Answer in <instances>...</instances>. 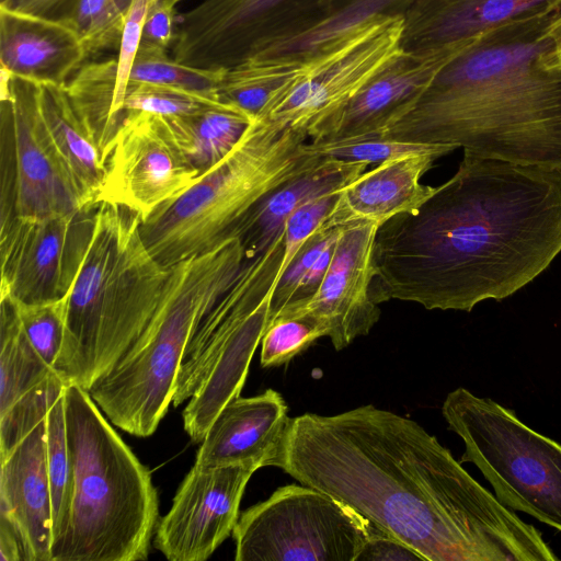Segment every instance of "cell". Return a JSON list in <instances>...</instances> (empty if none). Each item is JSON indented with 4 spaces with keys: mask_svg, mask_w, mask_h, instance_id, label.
Returning <instances> with one entry per match:
<instances>
[{
    "mask_svg": "<svg viewBox=\"0 0 561 561\" xmlns=\"http://www.w3.org/2000/svg\"><path fill=\"white\" fill-rule=\"evenodd\" d=\"M216 94L192 90L158 85L130 84L127 87L123 116L127 112H147L162 116H183L197 113L207 107L222 104Z\"/></svg>",
    "mask_w": 561,
    "mask_h": 561,
    "instance_id": "8d00e7d4",
    "label": "cell"
},
{
    "mask_svg": "<svg viewBox=\"0 0 561 561\" xmlns=\"http://www.w3.org/2000/svg\"><path fill=\"white\" fill-rule=\"evenodd\" d=\"M274 467L351 506L425 561H557L417 422L373 404L290 417Z\"/></svg>",
    "mask_w": 561,
    "mask_h": 561,
    "instance_id": "6da1fadb",
    "label": "cell"
},
{
    "mask_svg": "<svg viewBox=\"0 0 561 561\" xmlns=\"http://www.w3.org/2000/svg\"><path fill=\"white\" fill-rule=\"evenodd\" d=\"M370 523L334 496L288 484L239 515L236 561H356Z\"/></svg>",
    "mask_w": 561,
    "mask_h": 561,
    "instance_id": "9c48e42d",
    "label": "cell"
},
{
    "mask_svg": "<svg viewBox=\"0 0 561 561\" xmlns=\"http://www.w3.org/2000/svg\"><path fill=\"white\" fill-rule=\"evenodd\" d=\"M94 205L70 215L0 222V298L24 305L64 298L87 249Z\"/></svg>",
    "mask_w": 561,
    "mask_h": 561,
    "instance_id": "4fadbf2b",
    "label": "cell"
},
{
    "mask_svg": "<svg viewBox=\"0 0 561 561\" xmlns=\"http://www.w3.org/2000/svg\"><path fill=\"white\" fill-rule=\"evenodd\" d=\"M85 59L79 37L61 21L0 8L2 72L38 84H66Z\"/></svg>",
    "mask_w": 561,
    "mask_h": 561,
    "instance_id": "7402d4cb",
    "label": "cell"
},
{
    "mask_svg": "<svg viewBox=\"0 0 561 561\" xmlns=\"http://www.w3.org/2000/svg\"><path fill=\"white\" fill-rule=\"evenodd\" d=\"M70 0H1L0 8L56 19Z\"/></svg>",
    "mask_w": 561,
    "mask_h": 561,
    "instance_id": "ee69618b",
    "label": "cell"
},
{
    "mask_svg": "<svg viewBox=\"0 0 561 561\" xmlns=\"http://www.w3.org/2000/svg\"><path fill=\"white\" fill-rule=\"evenodd\" d=\"M46 445L54 545L67 529L73 495V467L67 439L64 393L47 413Z\"/></svg>",
    "mask_w": 561,
    "mask_h": 561,
    "instance_id": "d6a6232c",
    "label": "cell"
},
{
    "mask_svg": "<svg viewBox=\"0 0 561 561\" xmlns=\"http://www.w3.org/2000/svg\"><path fill=\"white\" fill-rule=\"evenodd\" d=\"M559 54H560V57H561V43H560V47H559Z\"/></svg>",
    "mask_w": 561,
    "mask_h": 561,
    "instance_id": "f6af8a7d",
    "label": "cell"
},
{
    "mask_svg": "<svg viewBox=\"0 0 561 561\" xmlns=\"http://www.w3.org/2000/svg\"><path fill=\"white\" fill-rule=\"evenodd\" d=\"M561 5V0H412L404 11V50L465 47L507 22Z\"/></svg>",
    "mask_w": 561,
    "mask_h": 561,
    "instance_id": "44dd1931",
    "label": "cell"
},
{
    "mask_svg": "<svg viewBox=\"0 0 561 561\" xmlns=\"http://www.w3.org/2000/svg\"><path fill=\"white\" fill-rule=\"evenodd\" d=\"M356 561H425L400 539L370 523L369 534Z\"/></svg>",
    "mask_w": 561,
    "mask_h": 561,
    "instance_id": "b9f144b4",
    "label": "cell"
},
{
    "mask_svg": "<svg viewBox=\"0 0 561 561\" xmlns=\"http://www.w3.org/2000/svg\"><path fill=\"white\" fill-rule=\"evenodd\" d=\"M0 222L89 207L46 127L38 83L1 71Z\"/></svg>",
    "mask_w": 561,
    "mask_h": 561,
    "instance_id": "30bf717a",
    "label": "cell"
},
{
    "mask_svg": "<svg viewBox=\"0 0 561 561\" xmlns=\"http://www.w3.org/2000/svg\"><path fill=\"white\" fill-rule=\"evenodd\" d=\"M179 0H154L145 19L140 45L165 49L175 35V5Z\"/></svg>",
    "mask_w": 561,
    "mask_h": 561,
    "instance_id": "60d3db41",
    "label": "cell"
},
{
    "mask_svg": "<svg viewBox=\"0 0 561 561\" xmlns=\"http://www.w3.org/2000/svg\"><path fill=\"white\" fill-rule=\"evenodd\" d=\"M307 139L302 130L256 117L222 160L141 220L150 253L169 267L232 238L254 205L323 160Z\"/></svg>",
    "mask_w": 561,
    "mask_h": 561,
    "instance_id": "52a82bcc",
    "label": "cell"
},
{
    "mask_svg": "<svg viewBox=\"0 0 561 561\" xmlns=\"http://www.w3.org/2000/svg\"><path fill=\"white\" fill-rule=\"evenodd\" d=\"M154 0H134L129 9L118 48L116 87L112 106V117L115 125L123 121V103L128 85L130 70L139 49L144 22L147 12Z\"/></svg>",
    "mask_w": 561,
    "mask_h": 561,
    "instance_id": "ab89813d",
    "label": "cell"
},
{
    "mask_svg": "<svg viewBox=\"0 0 561 561\" xmlns=\"http://www.w3.org/2000/svg\"><path fill=\"white\" fill-rule=\"evenodd\" d=\"M272 314V302L252 313L220 350L216 360L188 399L183 411L184 430L195 444L231 400L240 396L252 356Z\"/></svg>",
    "mask_w": 561,
    "mask_h": 561,
    "instance_id": "d4e9b609",
    "label": "cell"
},
{
    "mask_svg": "<svg viewBox=\"0 0 561 561\" xmlns=\"http://www.w3.org/2000/svg\"><path fill=\"white\" fill-rule=\"evenodd\" d=\"M180 1V0H179Z\"/></svg>",
    "mask_w": 561,
    "mask_h": 561,
    "instance_id": "bcb514c9",
    "label": "cell"
},
{
    "mask_svg": "<svg viewBox=\"0 0 561 561\" xmlns=\"http://www.w3.org/2000/svg\"><path fill=\"white\" fill-rule=\"evenodd\" d=\"M116 68V59L89 62L66 83L73 106L92 130L102 154L117 130L112 117Z\"/></svg>",
    "mask_w": 561,
    "mask_h": 561,
    "instance_id": "f546056e",
    "label": "cell"
},
{
    "mask_svg": "<svg viewBox=\"0 0 561 561\" xmlns=\"http://www.w3.org/2000/svg\"><path fill=\"white\" fill-rule=\"evenodd\" d=\"M134 0H70L56 20L79 37L87 58L119 48L126 19Z\"/></svg>",
    "mask_w": 561,
    "mask_h": 561,
    "instance_id": "1f68e13d",
    "label": "cell"
},
{
    "mask_svg": "<svg viewBox=\"0 0 561 561\" xmlns=\"http://www.w3.org/2000/svg\"><path fill=\"white\" fill-rule=\"evenodd\" d=\"M307 149L320 157L377 165L388 160L415 154H436L439 158L455 149L451 145L423 144L380 136L334 141H310Z\"/></svg>",
    "mask_w": 561,
    "mask_h": 561,
    "instance_id": "836d02e7",
    "label": "cell"
},
{
    "mask_svg": "<svg viewBox=\"0 0 561 561\" xmlns=\"http://www.w3.org/2000/svg\"><path fill=\"white\" fill-rule=\"evenodd\" d=\"M0 515L24 539L30 561H51L53 511L47 468L46 419L0 458Z\"/></svg>",
    "mask_w": 561,
    "mask_h": 561,
    "instance_id": "d6986e66",
    "label": "cell"
},
{
    "mask_svg": "<svg viewBox=\"0 0 561 561\" xmlns=\"http://www.w3.org/2000/svg\"><path fill=\"white\" fill-rule=\"evenodd\" d=\"M367 164L323 158L311 170L271 192L240 220L232 238L241 241L245 259L263 253L283 232L288 218L302 205L335 192L367 170Z\"/></svg>",
    "mask_w": 561,
    "mask_h": 561,
    "instance_id": "603a6c76",
    "label": "cell"
},
{
    "mask_svg": "<svg viewBox=\"0 0 561 561\" xmlns=\"http://www.w3.org/2000/svg\"><path fill=\"white\" fill-rule=\"evenodd\" d=\"M378 228L373 222L343 226L318 288L309 297L286 306L274 319L280 316L309 318L336 351L367 335L380 317L373 296Z\"/></svg>",
    "mask_w": 561,
    "mask_h": 561,
    "instance_id": "5bb4252c",
    "label": "cell"
},
{
    "mask_svg": "<svg viewBox=\"0 0 561 561\" xmlns=\"http://www.w3.org/2000/svg\"><path fill=\"white\" fill-rule=\"evenodd\" d=\"M13 304L30 342L43 360L54 369L65 337L66 296L43 304Z\"/></svg>",
    "mask_w": 561,
    "mask_h": 561,
    "instance_id": "74e56055",
    "label": "cell"
},
{
    "mask_svg": "<svg viewBox=\"0 0 561 561\" xmlns=\"http://www.w3.org/2000/svg\"><path fill=\"white\" fill-rule=\"evenodd\" d=\"M73 495L68 526L51 547V561L147 560L159 523L151 473L88 391L64 389Z\"/></svg>",
    "mask_w": 561,
    "mask_h": 561,
    "instance_id": "5b68a950",
    "label": "cell"
},
{
    "mask_svg": "<svg viewBox=\"0 0 561 561\" xmlns=\"http://www.w3.org/2000/svg\"><path fill=\"white\" fill-rule=\"evenodd\" d=\"M103 159L105 175L96 203L119 205L141 220L186 191L199 175L164 116L147 112L124 114Z\"/></svg>",
    "mask_w": 561,
    "mask_h": 561,
    "instance_id": "7c38bea8",
    "label": "cell"
},
{
    "mask_svg": "<svg viewBox=\"0 0 561 561\" xmlns=\"http://www.w3.org/2000/svg\"><path fill=\"white\" fill-rule=\"evenodd\" d=\"M304 62L250 57L225 70L217 88L221 102L257 117L300 71Z\"/></svg>",
    "mask_w": 561,
    "mask_h": 561,
    "instance_id": "f1b7e54d",
    "label": "cell"
},
{
    "mask_svg": "<svg viewBox=\"0 0 561 561\" xmlns=\"http://www.w3.org/2000/svg\"><path fill=\"white\" fill-rule=\"evenodd\" d=\"M42 116L53 141L88 206L96 203L105 164L99 144L73 106L66 84H38Z\"/></svg>",
    "mask_w": 561,
    "mask_h": 561,
    "instance_id": "484cf974",
    "label": "cell"
},
{
    "mask_svg": "<svg viewBox=\"0 0 561 561\" xmlns=\"http://www.w3.org/2000/svg\"><path fill=\"white\" fill-rule=\"evenodd\" d=\"M0 413L55 373L30 342L16 308L0 298Z\"/></svg>",
    "mask_w": 561,
    "mask_h": 561,
    "instance_id": "83f0119b",
    "label": "cell"
},
{
    "mask_svg": "<svg viewBox=\"0 0 561 561\" xmlns=\"http://www.w3.org/2000/svg\"><path fill=\"white\" fill-rule=\"evenodd\" d=\"M0 561H30L20 531L5 516L0 515Z\"/></svg>",
    "mask_w": 561,
    "mask_h": 561,
    "instance_id": "7bdbcfd3",
    "label": "cell"
},
{
    "mask_svg": "<svg viewBox=\"0 0 561 561\" xmlns=\"http://www.w3.org/2000/svg\"><path fill=\"white\" fill-rule=\"evenodd\" d=\"M255 471L242 465H194L157 525L156 549L170 561L207 560L232 534L244 489Z\"/></svg>",
    "mask_w": 561,
    "mask_h": 561,
    "instance_id": "9a60e30c",
    "label": "cell"
},
{
    "mask_svg": "<svg viewBox=\"0 0 561 561\" xmlns=\"http://www.w3.org/2000/svg\"><path fill=\"white\" fill-rule=\"evenodd\" d=\"M404 13L371 19L300 71L257 116L311 134L403 51Z\"/></svg>",
    "mask_w": 561,
    "mask_h": 561,
    "instance_id": "8fae6325",
    "label": "cell"
},
{
    "mask_svg": "<svg viewBox=\"0 0 561 561\" xmlns=\"http://www.w3.org/2000/svg\"><path fill=\"white\" fill-rule=\"evenodd\" d=\"M561 5L473 39L376 136L561 171Z\"/></svg>",
    "mask_w": 561,
    "mask_h": 561,
    "instance_id": "3957f363",
    "label": "cell"
},
{
    "mask_svg": "<svg viewBox=\"0 0 561 561\" xmlns=\"http://www.w3.org/2000/svg\"><path fill=\"white\" fill-rule=\"evenodd\" d=\"M442 414L463 442L460 462L473 463L503 505L561 533V444L463 387L446 396Z\"/></svg>",
    "mask_w": 561,
    "mask_h": 561,
    "instance_id": "ba28073f",
    "label": "cell"
},
{
    "mask_svg": "<svg viewBox=\"0 0 561 561\" xmlns=\"http://www.w3.org/2000/svg\"><path fill=\"white\" fill-rule=\"evenodd\" d=\"M412 0H319L320 14L256 43L248 58L304 62L374 18L404 13ZM244 61V60H243Z\"/></svg>",
    "mask_w": 561,
    "mask_h": 561,
    "instance_id": "cb8c5ba5",
    "label": "cell"
},
{
    "mask_svg": "<svg viewBox=\"0 0 561 561\" xmlns=\"http://www.w3.org/2000/svg\"><path fill=\"white\" fill-rule=\"evenodd\" d=\"M561 252V171L463 152L414 213L378 228L373 296L471 311L534 280Z\"/></svg>",
    "mask_w": 561,
    "mask_h": 561,
    "instance_id": "7a4b0ae2",
    "label": "cell"
},
{
    "mask_svg": "<svg viewBox=\"0 0 561 561\" xmlns=\"http://www.w3.org/2000/svg\"><path fill=\"white\" fill-rule=\"evenodd\" d=\"M141 218L99 202L76 278L66 295V330L54 370L88 391L137 340L161 299L169 267L150 253Z\"/></svg>",
    "mask_w": 561,
    "mask_h": 561,
    "instance_id": "277c9868",
    "label": "cell"
},
{
    "mask_svg": "<svg viewBox=\"0 0 561 561\" xmlns=\"http://www.w3.org/2000/svg\"><path fill=\"white\" fill-rule=\"evenodd\" d=\"M245 256L239 238L169 266L150 321L125 354L88 393L124 432L148 437L172 403L182 357L192 331L231 286Z\"/></svg>",
    "mask_w": 561,
    "mask_h": 561,
    "instance_id": "8992f818",
    "label": "cell"
},
{
    "mask_svg": "<svg viewBox=\"0 0 561 561\" xmlns=\"http://www.w3.org/2000/svg\"><path fill=\"white\" fill-rule=\"evenodd\" d=\"M320 327L302 316H280L274 319L261 340L262 367L280 366L322 337Z\"/></svg>",
    "mask_w": 561,
    "mask_h": 561,
    "instance_id": "f35d334b",
    "label": "cell"
},
{
    "mask_svg": "<svg viewBox=\"0 0 561 561\" xmlns=\"http://www.w3.org/2000/svg\"><path fill=\"white\" fill-rule=\"evenodd\" d=\"M343 226H321L302 244L277 283L270 323L286 306L314 293L331 262Z\"/></svg>",
    "mask_w": 561,
    "mask_h": 561,
    "instance_id": "4dcf8cb0",
    "label": "cell"
},
{
    "mask_svg": "<svg viewBox=\"0 0 561 561\" xmlns=\"http://www.w3.org/2000/svg\"><path fill=\"white\" fill-rule=\"evenodd\" d=\"M164 118L180 148L202 174L234 148L256 117L222 103L194 114Z\"/></svg>",
    "mask_w": 561,
    "mask_h": 561,
    "instance_id": "4316f807",
    "label": "cell"
},
{
    "mask_svg": "<svg viewBox=\"0 0 561 561\" xmlns=\"http://www.w3.org/2000/svg\"><path fill=\"white\" fill-rule=\"evenodd\" d=\"M285 230L261 254L245 259L231 286L194 327L183 353L172 403L188 400L216 360L220 350L243 322L272 302L282 276Z\"/></svg>",
    "mask_w": 561,
    "mask_h": 561,
    "instance_id": "2e32d148",
    "label": "cell"
},
{
    "mask_svg": "<svg viewBox=\"0 0 561 561\" xmlns=\"http://www.w3.org/2000/svg\"><path fill=\"white\" fill-rule=\"evenodd\" d=\"M438 158L436 154L409 156L364 171L337 192L321 226L373 222L380 227L399 215L416 211L436 191L437 186L422 184L420 180Z\"/></svg>",
    "mask_w": 561,
    "mask_h": 561,
    "instance_id": "ffe728a7",
    "label": "cell"
},
{
    "mask_svg": "<svg viewBox=\"0 0 561 561\" xmlns=\"http://www.w3.org/2000/svg\"><path fill=\"white\" fill-rule=\"evenodd\" d=\"M224 72L183 65L170 58L165 49L139 45L128 85L158 84L218 95Z\"/></svg>",
    "mask_w": 561,
    "mask_h": 561,
    "instance_id": "e575fe53",
    "label": "cell"
},
{
    "mask_svg": "<svg viewBox=\"0 0 561 561\" xmlns=\"http://www.w3.org/2000/svg\"><path fill=\"white\" fill-rule=\"evenodd\" d=\"M287 404L279 392L237 397L227 403L209 426L196 454L202 468L274 466L288 427Z\"/></svg>",
    "mask_w": 561,
    "mask_h": 561,
    "instance_id": "ac0fdd59",
    "label": "cell"
},
{
    "mask_svg": "<svg viewBox=\"0 0 561 561\" xmlns=\"http://www.w3.org/2000/svg\"><path fill=\"white\" fill-rule=\"evenodd\" d=\"M465 47L404 50L309 138L334 141L379 135Z\"/></svg>",
    "mask_w": 561,
    "mask_h": 561,
    "instance_id": "e0dca14e",
    "label": "cell"
},
{
    "mask_svg": "<svg viewBox=\"0 0 561 561\" xmlns=\"http://www.w3.org/2000/svg\"><path fill=\"white\" fill-rule=\"evenodd\" d=\"M66 385L55 371L0 413V458L7 456L34 426L46 419Z\"/></svg>",
    "mask_w": 561,
    "mask_h": 561,
    "instance_id": "d590c367",
    "label": "cell"
}]
</instances>
